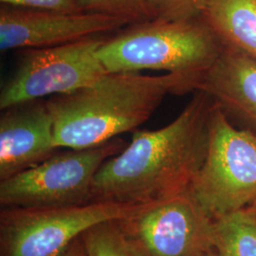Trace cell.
Segmentation results:
<instances>
[{
    "mask_svg": "<svg viewBox=\"0 0 256 256\" xmlns=\"http://www.w3.org/2000/svg\"><path fill=\"white\" fill-rule=\"evenodd\" d=\"M214 104L196 90L164 128L133 131L131 142L97 172L92 202L146 205L188 194L205 160Z\"/></svg>",
    "mask_w": 256,
    "mask_h": 256,
    "instance_id": "1",
    "label": "cell"
},
{
    "mask_svg": "<svg viewBox=\"0 0 256 256\" xmlns=\"http://www.w3.org/2000/svg\"><path fill=\"white\" fill-rule=\"evenodd\" d=\"M194 92L174 74L106 72L90 86L46 101L58 149H86L108 142L144 124L169 93Z\"/></svg>",
    "mask_w": 256,
    "mask_h": 256,
    "instance_id": "2",
    "label": "cell"
},
{
    "mask_svg": "<svg viewBox=\"0 0 256 256\" xmlns=\"http://www.w3.org/2000/svg\"><path fill=\"white\" fill-rule=\"evenodd\" d=\"M224 45L202 18L147 19L106 36L97 54L108 72L164 70L196 84Z\"/></svg>",
    "mask_w": 256,
    "mask_h": 256,
    "instance_id": "3",
    "label": "cell"
},
{
    "mask_svg": "<svg viewBox=\"0 0 256 256\" xmlns=\"http://www.w3.org/2000/svg\"><path fill=\"white\" fill-rule=\"evenodd\" d=\"M188 194L212 220L256 198V135L236 128L216 102L205 160Z\"/></svg>",
    "mask_w": 256,
    "mask_h": 256,
    "instance_id": "4",
    "label": "cell"
},
{
    "mask_svg": "<svg viewBox=\"0 0 256 256\" xmlns=\"http://www.w3.org/2000/svg\"><path fill=\"white\" fill-rule=\"evenodd\" d=\"M126 142L115 138L86 149L57 151L43 162L0 180V206L55 208L92 202L97 172Z\"/></svg>",
    "mask_w": 256,
    "mask_h": 256,
    "instance_id": "5",
    "label": "cell"
},
{
    "mask_svg": "<svg viewBox=\"0 0 256 256\" xmlns=\"http://www.w3.org/2000/svg\"><path fill=\"white\" fill-rule=\"evenodd\" d=\"M146 205L93 202L55 208L1 209L0 256H59L93 226L126 218Z\"/></svg>",
    "mask_w": 256,
    "mask_h": 256,
    "instance_id": "6",
    "label": "cell"
},
{
    "mask_svg": "<svg viewBox=\"0 0 256 256\" xmlns=\"http://www.w3.org/2000/svg\"><path fill=\"white\" fill-rule=\"evenodd\" d=\"M106 36L88 37L62 46L21 50L14 74L0 92V110L79 90L108 72L97 52Z\"/></svg>",
    "mask_w": 256,
    "mask_h": 256,
    "instance_id": "7",
    "label": "cell"
},
{
    "mask_svg": "<svg viewBox=\"0 0 256 256\" xmlns=\"http://www.w3.org/2000/svg\"><path fill=\"white\" fill-rule=\"evenodd\" d=\"M120 229L144 256H189L212 246V220L189 194L147 204Z\"/></svg>",
    "mask_w": 256,
    "mask_h": 256,
    "instance_id": "8",
    "label": "cell"
},
{
    "mask_svg": "<svg viewBox=\"0 0 256 256\" xmlns=\"http://www.w3.org/2000/svg\"><path fill=\"white\" fill-rule=\"evenodd\" d=\"M128 22L99 14L62 12L0 6V50L62 46L116 32Z\"/></svg>",
    "mask_w": 256,
    "mask_h": 256,
    "instance_id": "9",
    "label": "cell"
},
{
    "mask_svg": "<svg viewBox=\"0 0 256 256\" xmlns=\"http://www.w3.org/2000/svg\"><path fill=\"white\" fill-rule=\"evenodd\" d=\"M54 118L46 101L28 102L2 110L0 117V180L54 155Z\"/></svg>",
    "mask_w": 256,
    "mask_h": 256,
    "instance_id": "10",
    "label": "cell"
},
{
    "mask_svg": "<svg viewBox=\"0 0 256 256\" xmlns=\"http://www.w3.org/2000/svg\"><path fill=\"white\" fill-rule=\"evenodd\" d=\"M196 90L209 94L230 119L240 122L256 135V58L224 45Z\"/></svg>",
    "mask_w": 256,
    "mask_h": 256,
    "instance_id": "11",
    "label": "cell"
},
{
    "mask_svg": "<svg viewBox=\"0 0 256 256\" xmlns=\"http://www.w3.org/2000/svg\"><path fill=\"white\" fill-rule=\"evenodd\" d=\"M202 18L223 45L256 59V0H210Z\"/></svg>",
    "mask_w": 256,
    "mask_h": 256,
    "instance_id": "12",
    "label": "cell"
},
{
    "mask_svg": "<svg viewBox=\"0 0 256 256\" xmlns=\"http://www.w3.org/2000/svg\"><path fill=\"white\" fill-rule=\"evenodd\" d=\"M212 239L218 256H256V218L250 207L212 220Z\"/></svg>",
    "mask_w": 256,
    "mask_h": 256,
    "instance_id": "13",
    "label": "cell"
},
{
    "mask_svg": "<svg viewBox=\"0 0 256 256\" xmlns=\"http://www.w3.org/2000/svg\"><path fill=\"white\" fill-rule=\"evenodd\" d=\"M86 256H144L120 229L116 220L102 222L82 234Z\"/></svg>",
    "mask_w": 256,
    "mask_h": 256,
    "instance_id": "14",
    "label": "cell"
},
{
    "mask_svg": "<svg viewBox=\"0 0 256 256\" xmlns=\"http://www.w3.org/2000/svg\"><path fill=\"white\" fill-rule=\"evenodd\" d=\"M84 12L99 14L133 24L149 18L146 0H77Z\"/></svg>",
    "mask_w": 256,
    "mask_h": 256,
    "instance_id": "15",
    "label": "cell"
},
{
    "mask_svg": "<svg viewBox=\"0 0 256 256\" xmlns=\"http://www.w3.org/2000/svg\"><path fill=\"white\" fill-rule=\"evenodd\" d=\"M210 0H146L150 19L187 20L202 18Z\"/></svg>",
    "mask_w": 256,
    "mask_h": 256,
    "instance_id": "16",
    "label": "cell"
},
{
    "mask_svg": "<svg viewBox=\"0 0 256 256\" xmlns=\"http://www.w3.org/2000/svg\"><path fill=\"white\" fill-rule=\"evenodd\" d=\"M2 5L27 9L54 10L62 12H78L77 0H0Z\"/></svg>",
    "mask_w": 256,
    "mask_h": 256,
    "instance_id": "17",
    "label": "cell"
},
{
    "mask_svg": "<svg viewBox=\"0 0 256 256\" xmlns=\"http://www.w3.org/2000/svg\"><path fill=\"white\" fill-rule=\"evenodd\" d=\"M59 256H86L82 236L77 238L72 244Z\"/></svg>",
    "mask_w": 256,
    "mask_h": 256,
    "instance_id": "18",
    "label": "cell"
},
{
    "mask_svg": "<svg viewBox=\"0 0 256 256\" xmlns=\"http://www.w3.org/2000/svg\"><path fill=\"white\" fill-rule=\"evenodd\" d=\"M216 256V252L214 250V248H208V250H200L198 252H194L191 256Z\"/></svg>",
    "mask_w": 256,
    "mask_h": 256,
    "instance_id": "19",
    "label": "cell"
},
{
    "mask_svg": "<svg viewBox=\"0 0 256 256\" xmlns=\"http://www.w3.org/2000/svg\"><path fill=\"white\" fill-rule=\"evenodd\" d=\"M250 209H252V212H254V216H256V198L254 200V202H252V203L250 204Z\"/></svg>",
    "mask_w": 256,
    "mask_h": 256,
    "instance_id": "20",
    "label": "cell"
}]
</instances>
